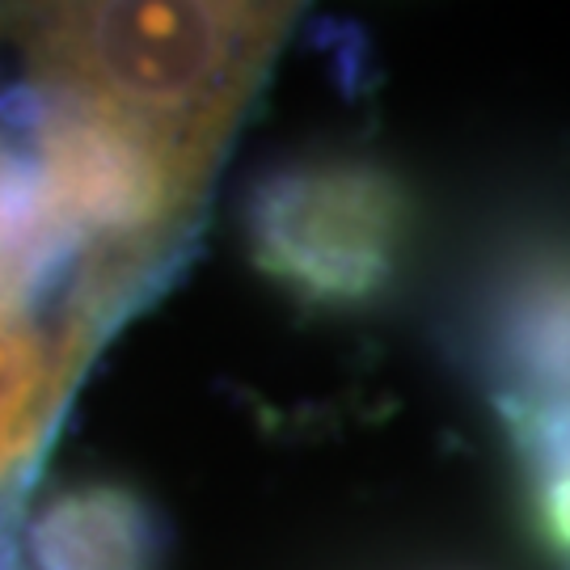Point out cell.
Returning <instances> with one entry per match:
<instances>
[{
  "mask_svg": "<svg viewBox=\"0 0 570 570\" xmlns=\"http://www.w3.org/2000/svg\"><path fill=\"white\" fill-rule=\"evenodd\" d=\"M279 26L249 4L0 18V499L183 245Z\"/></svg>",
  "mask_w": 570,
  "mask_h": 570,
  "instance_id": "6da1fadb",
  "label": "cell"
},
{
  "mask_svg": "<svg viewBox=\"0 0 570 570\" xmlns=\"http://www.w3.org/2000/svg\"><path fill=\"white\" fill-rule=\"evenodd\" d=\"M410 199L372 161H305L271 174L249 204L254 258L313 305H364L393 279Z\"/></svg>",
  "mask_w": 570,
  "mask_h": 570,
  "instance_id": "7a4b0ae2",
  "label": "cell"
},
{
  "mask_svg": "<svg viewBox=\"0 0 570 570\" xmlns=\"http://www.w3.org/2000/svg\"><path fill=\"white\" fill-rule=\"evenodd\" d=\"M503 402H570V254L515 266L490 308Z\"/></svg>",
  "mask_w": 570,
  "mask_h": 570,
  "instance_id": "3957f363",
  "label": "cell"
},
{
  "mask_svg": "<svg viewBox=\"0 0 570 570\" xmlns=\"http://www.w3.org/2000/svg\"><path fill=\"white\" fill-rule=\"evenodd\" d=\"M42 570H144L148 520L122 494L63 499L39 524Z\"/></svg>",
  "mask_w": 570,
  "mask_h": 570,
  "instance_id": "277c9868",
  "label": "cell"
},
{
  "mask_svg": "<svg viewBox=\"0 0 570 570\" xmlns=\"http://www.w3.org/2000/svg\"><path fill=\"white\" fill-rule=\"evenodd\" d=\"M503 414L529 469L537 524L550 550L570 562V402H503Z\"/></svg>",
  "mask_w": 570,
  "mask_h": 570,
  "instance_id": "5b68a950",
  "label": "cell"
}]
</instances>
